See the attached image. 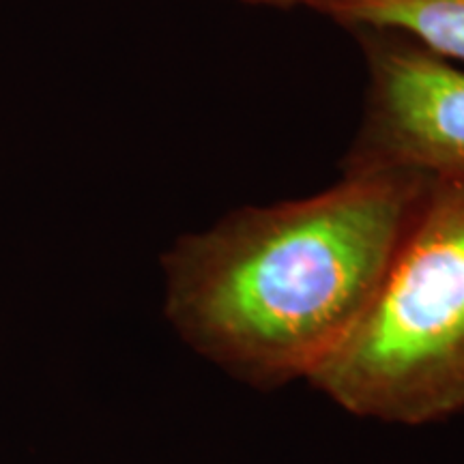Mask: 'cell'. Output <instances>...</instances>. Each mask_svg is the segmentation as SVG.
I'll use <instances>...</instances> for the list:
<instances>
[{
	"mask_svg": "<svg viewBox=\"0 0 464 464\" xmlns=\"http://www.w3.org/2000/svg\"><path fill=\"white\" fill-rule=\"evenodd\" d=\"M426 185L342 170L305 198L239 207L181 235L160 260L168 324L256 390L307 381L370 304Z\"/></svg>",
	"mask_w": 464,
	"mask_h": 464,
	"instance_id": "6da1fadb",
	"label": "cell"
},
{
	"mask_svg": "<svg viewBox=\"0 0 464 464\" xmlns=\"http://www.w3.org/2000/svg\"><path fill=\"white\" fill-rule=\"evenodd\" d=\"M307 382L363 420L464 413V179H428L372 299Z\"/></svg>",
	"mask_w": 464,
	"mask_h": 464,
	"instance_id": "7a4b0ae2",
	"label": "cell"
},
{
	"mask_svg": "<svg viewBox=\"0 0 464 464\" xmlns=\"http://www.w3.org/2000/svg\"><path fill=\"white\" fill-rule=\"evenodd\" d=\"M353 34L365 95L342 170L464 179V69L398 33Z\"/></svg>",
	"mask_w": 464,
	"mask_h": 464,
	"instance_id": "3957f363",
	"label": "cell"
},
{
	"mask_svg": "<svg viewBox=\"0 0 464 464\" xmlns=\"http://www.w3.org/2000/svg\"><path fill=\"white\" fill-rule=\"evenodd\" d=\"M305 9L348 33H398L445 61L464 65V0H312Z\"/></svg>",
	"mask_w": 464,
	"mask_h": 464,
	"instance_id": "277c9868",
	"label": "cell"
},
{
	"mask_svg": "<svg viewBox=\"0 0 464 464\" xmlns=\"http://www.w3.org/2000/svg\"><path fill=\"white\" fill-rule=\"evenodd\" d=\"M243 5H252V7H269V9H295L307 7L312 0H239Z\"/></svg>",
	"mask_w": 464,
	"mask_h": 464,
	"instance_id": "5b68a950",
	"label": "cell"
}]
</instances>
